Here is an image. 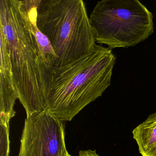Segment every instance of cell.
I'll return each instance as SVG.
<instances>
[{"instance_id":"obj_2","label":"cell","mask_w":156,"mask_h":156,"mask_svg":"<svg viewBox=\"0 0 156 156\" xmlns=\"http://www.w3.org/2000/svg\"><path fill=\"white\" fill-rule=\"evenodd\" d=\"M115 62L111 49L96 44L80 58L52 68L44 110L62 122L71 121L110 86Z\"/></svg>"},{"instance_id":"obj_3","label":"cell","mask_w":156,"mask_h":156,"mask_svg":"<svg viewBox=\"0 0 156 156\" xmlns=\"http://www.w3.org/2000/svg\"><path fill=\"white\" fill-rule=\"evenodd\" d=\"M36 23L49 39L57 56L56 67L80 58L96 44L94 31L83 0H61L37 13Z\"/></svg>"},{"instance_id":"obj_1","label":"cell","mask_w":156,"mask_h":156,"mask_svg":"<svg viewBox=\"0 0 156 156\" xmlns=\"http://www.w3.org/2000/svg\"><path fill=\"white\" fill-rule=\"evenodd\" d=\"M19 0H0V30L6 39L14 86L27 117L44 110L51 69L42 57Z\"/></svg>"},{"instance_id":"obj_10","label":"cell","mask_w":156,"mask_h":156,"mask_svg":"<svg viewBox=\"0 0 156 156\" xmlns=\"http://www.w3.org/2000/svg\"><path fill=\"white\" fill-rule=\"evenodd\" d=\"M78 156H100L96 153V150H82L79 153Z\"/></svg>"},{"instance_id":"obj_9","label":"cell","mask_w":156,"mask_h":156,"mask_svg":"<svg viewBox=\"0 0 156 156\" xmlns=\"http://www.w3.org/2000/svg\"><path fill=\"white\" fill-rule=\"evenodd\" d=\"M24 1L26 0H19ZM61 0H41L37 7V13H40L50 8Z\"/></svg>"},{"instance_id":"obj_4","label":"cell","mask_w":156,"mask_h":156,"mask_svg":"<svg viewBox=\"0 0 156 156\" xmlns=\"http://www.w3.org/2000/svg\"><path fill=\"white\" fill-rule=\"evenodd\" d=\"M153 15L139 0H101L90 16L95 42L109 48L134 46L154 31Z\"/></svg>"},{"instance_id":"obj_6","label":"cell","mask_w":156,"mask_h":156,"mask_svg":"<svg viewBox=\"0 0 156 156\" xmlns=\"http://www.w3.org/2000/svg\"><path fill=\"white\" fill-rule=\"evenodd\" d=\"M0 122L9 123L15 115L14 105L18 99L13 80L9 50L5 37L0 30Z\"/></svg>"},{"instance_id":"obj_11","label":"cell","mask_w":156,"mask_h":156,"mask_svg":"<svg viewBox=\"0 0 156 156\" xmlns=\"http://www.w3.org/2000/svg\"><path fill=\"white\" fill-rule=\"evenodd\" d=\"M63 156H71L68 153L67 151V152H66V153H65V154H64V155H63Z\"/></svg>"},{"instance_id":"obj_7","label":"cell","mask_w":156,"mask_h":156,"mask_svg":"<svg viewBox=\"0 0 156 156\" xmlns=\"http://www.w3.org/2000/svg\"><path fill=\"white\" fill-rule=\"evenodd\" d=\"M142 156H156V112L132 131Z\"/></svg>"},{"instance_id":"obj_8","label":"cell","mask_w":156,"mask_h":156,"mask_svg":"<svg viewBox=\"0 0 156 156\" xmlns=\"http://www.w3.org/2000/svg\"><path fill=\"white\" fill-rule=\"evenodd\" d=\"M0 156H9V123L0 122Z\"/></svg>"},{"instance_id":"obj_5","label":"cell","mask_w":156,"mask_h":156,"mask_svg":"<svg viewBox=\"0 0 156 156\" xmlns=\"http://www.w3.org/2000/svg\"><path fill=\"white\" fill-rule=\"evenodd\" d=\"M63 122L44 110L25 120L18 156H63L67 152Z\"/></svg>"}]
</instances>
